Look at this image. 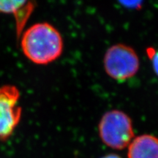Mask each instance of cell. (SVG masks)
I'll list each match as a JSON object with an SVG mask.
<instances>
[{
	"mask_svg": "<svg viewBox=\"0 0 158 158\" xmlns=\"http://www.w3.org/2000/svg\"><path fill=\"white\" fill-rule=\"evenodd\" d=\"M21 48L31 62L48 64L62 55L64 43L62 35L54 26L46 22L37 23L21 35Z\"/></svg>",
	"mask_w": 158,
	"mask_h": 158,
	"instance_id": "6da1fadb",
	"label": "cell"
},
{
	"mask_svg": "<svg viewBox=\"0 0 158 158\" xmlns=\"http://www.w3.org/2000/svg\"><path fill=\"white\" fill-rule=\"evenodd\" d=\"M99 133L108 147L114 149H124L134 136L133 122L130 116L122 110H109L100 119Z\"/></svg>",
	"mask_w": 158,
	"mask_h": 158,
	"instance_id": "7a4b0ae2",
	"label": "cell"
},
{
	"mask_svg": "<svg viewBox=\"0 0 158 158\" xmlns=\"http://www.w3.org/2000/svg\"><path fill=\"white\" fill-rule=\"evenodd\" d=\"M103 64L108 76L118 81H124L137 74L140 60L133 48L118 43L112 45L106 51Z\"/></svg>",
	"mask_w": 158,
	"mask_h": 158,
	"instance_id": "3957f363",
	"label": "cell"
},
{
	"mask_svg": "<svg viewBox=\"0 0 158 158\" xmlns=\"http://www.w3.org/2000/svg\"><path fill=\"white\" fill-rule=\"evenodd\" d=\"M20 92L16 86L0 87V139L7 140L19 124L22 110L19 105Z\"/></svg>",
	"mask_w": 158,
	"mask_h": 158,
	"instance_id": "277c9868",
	"label": "cell"
},
{
	"mask_svg": "<svg viewBox=\"0 0 158 158\" xmlns=\"http://www.w3.org/2000/svg\"><path fill=\"white\" fill-rule=\"evenodd\" d=\"M34 8L35 4L29 0H0V13L14 15L19 37Z\"/></svg>",
	"mask_w": 158,
	"mask_h": 158,
	"instance_id": "5b68a950",
	"label": "cell"
},
{
	"mask_svg": "<svg viewBox=\"0 0 158 158\" xmlns=\"http://www.w3.org/2000/svg\"><path fill=\"white\" fill-rule=\"evenodd\" d=\"M128 158H158V138L151 135L138 136L130 143Z\"/></svg>",
	"mask_w": 158,
	"mask_h": 158,
	"instance_id": "8992f818",
	"label": "cell"
},
{
	"mask_svg": "<svg viewBox=\"0 0 158 158\" xmlns=\"http://www.w3.org/2000/svg\"><path fill=\"white\" fill-rule=\"evenodd\" d=\"M118 1L124 7L131 10H140L143 2V0H118Z\"/></svg>",
	"mask_w": 158,
	"mask_h": 158,
	"instance_id": "52a82bcc",
	"label": "cell"
},
{
	"mask_svg": "<svg viewBox=\"0 0 158 158\" xmlns=\"http://www.w3.org/2000/svg\"><path fill=\"white\" fill-rule=\"evenodd\" d=\"M152 53L151 54L152 62V68L154 72L158 76V51H155L152 50Z\"/></svg>",
	"mask_w": 158,
	"mask_h": 158,
	"instance_id": "ba28073f",
	"label": "cell"
},
{
	"mask_svg": "<svg viewBox=\"0 0 158 158\" xmlns=\"http://www.w3.org/2000/svg\"><path fill=\"white\" fill-rule=\"evenodd\" d=\"M102 158H120V157L116 155H108L106 156V157H104Z\"/></svg>",
	"mask_w": 158,
	"mask_h": 158,
	"instance_id": "9c48e42d",
	"label": "cell"
}]
</instances>
